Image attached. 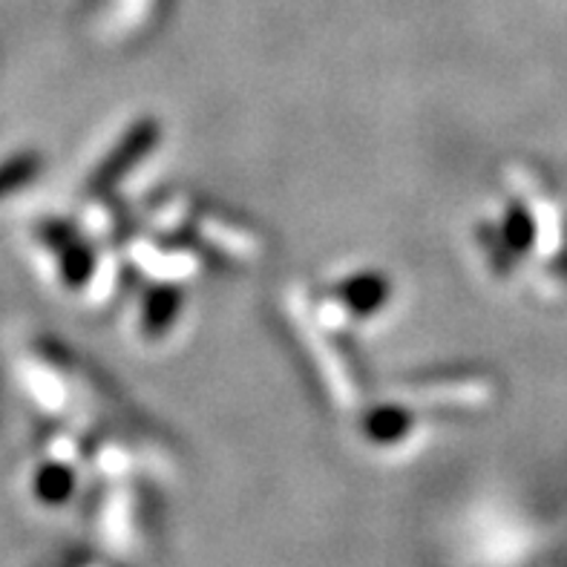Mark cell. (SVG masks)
Listing matches in <instances>:
<instances>
[{"mask_svg": "<svg viewBox=\"0 0 567 567\" xmlns=\"http://www.w3.org/2000/svg\"><path fill=\"white\" fill-rule=\"evenodd\" d=\"M32 171H35V165H32V158L27 156H18L12 158V162H3L0 165V196L12 194V190H18V182H27L29 176H32Z\"/></svg>", "mask_w": 567, "mask_h": 567, "instance_id": "1", "label": "cell"}]
</instances>
